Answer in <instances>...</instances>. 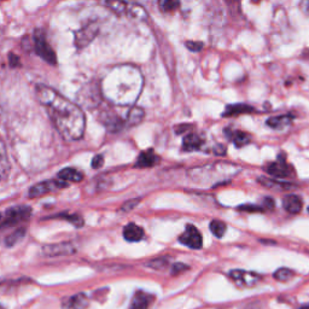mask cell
<instances>
[{"instance_id": "30bf717a", "label": "cell", "mask_w": 309, "mask_h": 309, "mask_svg": "<svg viewBox=\"0 0 309 309\" xmlns=\"http://www.w3.org/2000/svg\"><path fill=\"white\" fill-rule=\"evenodd\" d=\"M161 158L155 154V151L152 149L145 150V151L140 152V155L138 156V160L136 162V167L139 168H150L154 167L160 162Z\"/></svg>"}, {"instance_id": "4fadbf2b", "label": "cell", "mask_w": 309, "mask_h": 309, "mask_svg": "<svg viewBox=\"0 0 309 309\" xmlns=\"http://www.w3.org/2000/svg\"><path fill=\"white\" fill-rule=\"evenodd\" d=\"M283 207L284 209L290 214H298L302 211V199L298 196L295 194H289V196H285L283 199Z\"/></svg>"}, {"instance_id": "ab89813d", "label": "cell", "mask_w": 309, "mask_h": 309, "mask_svg": "<svg viewBox=\"0 0 309 309\" xmlns=\"http://www.w3.org/2000/svg\"><path fill=\"white\" fill-rule=\"evenodd\" d=\"M227 2H235L236 3V2H239V0H227Z\"/></svg>"}, {"instance_id": "1f68e13d", "label": "cell", "mask_w": 309, "mask_h": 309, "mask_svg": "<svg viewBox=\"0 0 309 309\" xmlns=\"http://www.w3.org/2000/svg\"><path fill=\"white\" fill-rule=\"evenodd\" d=\"M186 46H187L188 50L193 51V52H197V51L202 50L203 44L198 43V41H188V43H186Z\"/></svg>"}, {"instance_id": "8d00e7d4", "label": "cell", "mask_w": 309, "mask_h": 309, "mask_svg": "<svg viewBox=\"0 0 309 309\" xmlns=\"http://www.w3.org/2000/svg\"><path fill=\"white\" fill-rule=\"evenodd\" d=\"M126 2H128V3H136L137 0H126Z\"/></svg>"}, {"instance_id": "5bb4252c", "label": "cell", "mask_w": 309, "mask_h": 309, "mask_svg": "<svg viewBox=\"0 0 309 309\" xmlns=\"http://www.w3.org/2000/svg\"><path fill=\"white\" fill-rule=\"evenodd\" d=\"M87 305H88V299H87V297L83 295V293H77V295L69 297L67 301L64 302V304H63V308L64 309H86Z\"/></svg>"}, {"instance_id": "d590c367", "label": "cell", "mask_w": 309, "mask_h": 309, "mask_svg": "<svg viewBox=\"0 0 309 309\" xmlns=\"http://www.w3.org/2000/svg\"><path fill=\"white\" fill-rule=\"evenodd\" d=\"M301 9L304 13H309V0H302Z\"/></svg>"}, {"instance_id": "7402d4cb", "label": "cell", "mask_w": 309, "mask_h": 309, "mask_svg": "<svg viewBox=\"0 0 309 309\" xmlns=\"http://www.w3.org/2000/svg\"><path fill=\"white\" fill-rule=\"evenodd\" d=\"M225 133H226V136H229L231 139H232V142L235 143V145L237 146V148H243V146L250 143V136L247 133H244V132H241V131L231 132L230 130H226Z\"/></svg>"}, {"instance_id": "f35d334b", "label": "cell", "mask_w": 309, "mask_h": 309, "mask_svg": "<svg viewBox=\"0 0 309 309\" xmlns=\"http://www.w3.org/2000/svg\"><path fill=\"white\" fill-rule=\"evenodd\" d=\"M301 309H309V305H305V307H302Z\"/></svg>"}, {"instance_id": "9c48e42d", "label": "cell", "mask_w": 309, "mask_h": 309, "mask_svg": "<svg viewBox=\"0 0 309 309\" xmlns=\"http://www.w3.org/2000/svg\"><path fill=\"white\" fill-rule=\"evenodd\" d=\"M44 253L50 257L62 256V255H70L75 253L74 245L70 243H59V244L46 245L44 248Z\"/></svg>"}, {"instance_id": "836d02e7", "label": "cell", "mask_w": 309, "mask_h": 309, "mask_svg": "<svg viewBox=\"0 0 309 309\" xmlns=\"http://www.w3.org/2000/svg\"><path fill=\"white\" fill-rule=\"evenodd\" d=\"M138 203H139V199L128 200L127 203L124 204V207H122V211H125V212H130V211H132V209H134V207H136Z\"/></svg>"}, {"instance_id": "83f0119b", "label": "cell", "mask_w": 309, "mask_h": 309, "mask_svg": "<svg viewBox=\"0 0 309 309\" xmlns=\"http://www.w3.org/2000/svg\"><path fill=\"white\" fill-rule=\"evenodd\" d=\"M26 230L25 229H19L17 231H15L13 235H10L7 238V245L8 247H14L16 243L20 242V239L23 238V236H25Z\"/></svg>"}, {"instance_id": "ffe728a7", "label": "cell", "mask_w": 309, "mask_h": 309, "mask_svg": "<svg viewBox=\"0 0 309 309\" xmlns=\"http://www.w3.org/2000/svg\"><path fill=\"white\" fill-rule=\"evenodd\" d=\"M58 179L65 182H77L83 179V174L74 168H64L58 173Z\"/></svg>"}, {"instance_id": "ac0fdd59", "label": "cell", "mask_w": 309, "mask_h": 309, "mask_svg": "<svg viewBox=\"0 0 309 309\" xmlns=\"http://www.w3.org/2000/svg\"><path fill=\"white\" fill-rule=\"evenodd\" d=\"M291 122H292V116L290 115H280L267 120V125H268L271 128H273V130H278V131L285 130L286 127H289Z\"/></svg>"}, {"instance_id": "7a4b0ae2", "label": "cell", "mask_w": 309, "mask_h": 309, "mask_svg": "<svg viewBox=\"0 0 309 309\" xmlns=\"http://www.w3.org/2000/svg\"><path fill=\"white\" fill-rule=\"evenodd\" d=\"M142 73L131 65L115 67L101 81L104 97L120 106H128L136 101L142 92Z\"/></svg>"}, {"instance_id": "277c9868", "label": "cell", "mask_w": 309, "mask_h": 309, "mask_svg": "<svg viewBox=\"0 0 309 309\" xmlns=\"http://www.w3.org/2000/svg\"><path fill=\"white\" fill-rule=\"evenodd\" d=\"M68 186V182L62 181V180H49V181H44L40 182V184L34 185L33 187L29 190L28 196L31 198H38L44 196V194L50 193V192L53 191H58L62 190V188H65Z\"/></svg>"}, {"instance_id": "cb8c5ba5", "label": "cell", "mask_w": 309, "mask_h": 309, "mask_svg": "<svg viewBox=\"0 0 309 309\" xmlns=\"http://www.w3.org/2000/svg\"><path fill=\"white\" fill-rule=\"evenodd\" d=\"M273 277L277 279L278 281H289L291 279L295 278V273L289 268H279L277 272H274Z\"/></svg>"}, {"instance_id": "f1b7e54d", "label": "cell", "mask_w": 309, "mask_h": 309, "mask_svg": "<svg viewBox=\"0 0 309 309\" xmlns=\"http://www.w3.org/2000/svg\"><path fill=\"white\" fill-rule=\"evenodd\" d=\"M168 266V260L166 257H160V259L152 260L149 262V267L155 269H164Z\"/></svg>"}, {"instance_id": "7c38bea8", "label": "cell", "mask_w": 309, "mask_h": 309, "mask_svg": "<svg viewBox=\"0 0 309 309\" xmlns=\"http://www.w3.org/2000/svg\"><path fill=\"white\" fill-rule=\"evenodd\" d=\"M259 182L261 185H263L265 187L269 188V190H275V191H287L295 188V185L291 184V182H285V181H279L275 179H266V178H259Z\"/></svg>"}, {"instance_id": "e0dca14e", "label": "cell", "mask_w": 309, "mask_h": 309, "mask_svg": "<svg viewBox=\"0 0 309 309\" xmlns=\"http://www.w3.org/2000/svg\"><path fill=\"white\" fill-rule=\"evenodd\" d=\"M10 173V162H9L7 148L0 139V180L7 179Z\"/></svg>"}, {"instance_id": "f546056e", "label": "cell", "mask_w": 309, "mask_h": 309, "mask_svg": "<svg viewBox=\"0 0 309 309\" xmlns=\"http://www.w3.org/2000/svg\"><path fill=\"white\" fill-rule=\"evenodd\" d=\"M238 209L242 212H262L263 211L262 207L254 205V204H244V205L238 207Z\"/></svg>"}, {"instance_id": "d6a6232c", "label": "cell", "mask_w": 309, "mask_h": 309, "mask_svg": "<svg viewBox=\"0 0 309 309\" xmlns=\"http://www.w3.org/2000/svg\"><path fill=\"white\" fill-rule=\"evenodd\" d=\"M103 163H104V158L101 155L94 156V158L92 160V167L94 168V169H98V168H100L101 166H103Z\"/></svg>"}, {"instance_id": "d4e9b609", "label": "cell", "mask_w": 309, "mask_h": 309, "mask_svg": "<svg viewBox=\"0 0 309 309\" xmlns=\"http://www.w3.org/2000/svg\"><path fill=\"white\" fill-rule=\"evenodd\" d=\"M211 231L215 237H218V238H223L225 232H226V225L220 220H214L211 223Z\"/></svg>"}, {"instance_id": "ba28073f", "label": "cell", "mask_w": 309, "mask_h": 309, "mask_svg": "<svg viewBox=\"0 0 309 309\" xmlns=\"http://www.w3.org/2000/svg\"><path fill=\"white\" fill-rule=\"evenodd\" d=\"M266 169L267 173L271 174L272 176H275V178H287L292 174V168L286 163V161L281 158V156L277 162L268 164Z\"/></svg>"}, {"instance_id": "b9f144b4", "label": "cell", "mask_w": 309, "mask_h": 309, "mask_svg": "<svg viewBox=\"0 0 309 309\" xmlns=\"http://www.w3.org/2000/svg\"><path fill=\"white\" fill-rule=\"evenodd\" d=\"M0 309H4V308H3V307H2V305H0Z\"/></svg>"}, {"instance_id": "d6986e66", "label": "cell", "mask_w": 309, "mask_h": 309, "mask_svg": "<svg viewBox=\"0 0 309 309\" xmlns=\"http://www.w3.org/2000/svg\"><path fill=\"white\" fill-rule=\"evenodd\" d=\"M150 303H151V296L143 291H138L132 299L130 309H148Z\"/></svg>"}, {"instance_id": "6da1fadb", "label": "cell", "mask_w": 309, "mask_h": 309, "mask_svg": "<svg viewBox=\"0 0 309 309\" xmlns=\"http://www.w3.org/2000/svg\"><path fill=\"white\" fill-rule=\"evenodd\" d=\"M37 94L57 131L65 140L74 142L83 136L86 126L85 115L76 104L46 86H38Z\"/></svg>"}, {"instance_id": "44dd1931", "label": "cell", "mask_w": 309, "mask_h": 309, "mask_svg": "<svg viewBox=\"0 0 309 309\" xmlns=\"http://www.w3.org/2000/svg\"><path fill=\"white\" fill-rule=\"evenodd\" d=\"M253 112L254 108L247 106V104H233V106H229L226 108L224 116L225 118H231V116H238L242 115V114H249Z\"/></svg>"}, {"instance_id": "603a6c76", "label": "cell", "mask_w": 309, "mask_h": 309, "mask_svg": "<svg viewBox=\"0 0 309 309\" xmlns=\"http://www.w3.org/2000/svg\"><path fill=\"white\" fill-rule=\"evenodd\" d=\"M144 110L140 108H132L127 116V124L130 126H136L143 121Z\"/></svg>"}, {"instance_id": "e575fe53", "label": "cell", "mask_w": 309, "mask_h": 309, "mask_svg": "<svg viewBox=\"0 0 309 309\" xmlns=\"http://www.w3.org/2000/svg\"><path fill=\"white\" fill-rule=\"evenodd\" d=\"M263 209H268V211H272L273 208H274V200L272 199V198L267 197L265 200H263Z\"/></svg>"}, {"instance_id": "484cf974", "label": "cell", "mask_w": 309, "mask_h": 309, "mask_svg": "<svg viewBox=\"0 0 309 309\" xmlns=\"http://www.w3.org/2000/svg\"><path fill=\"white\" fill-rule=\"evenodd\" d=\"M158 7L163 13H172L179 7L178 0H158Z\"/></svg>"}, {"instance_id": "60d3db41", "label": "cell", "mask_w": 309, "mask_h": 309, "mask_svg": "<svg viewBox=\"0 0 309 309\" xmlns=\"http://www.w3.org/2000/svg\"><path fill=\"white\" fill-rule=\"evenodd\" d=\"M0 221H2V215H0Z\"/></svg>"}, {"instance_id": "52a82bcc", "label": "cell", "mask_w": 309, "mask_h": 309, "mask_svg": "<svg viewBox=\"0 0 309 309\" xmlns=\"http://www.w3.org/2000/svg\"><path fill=\"white\" fill-rule=\"evenodd\" d=\"M35 49H37V52L39 53V56H41L45 61H47L49 63H52L55 64L56 63V55L53 52L52 49L49 44H47L46 39H45L44 34L41 32H37L35 34Z\"/></svg>"}, {"instance_id": "4dcf8cb0", "label": "cell", "mask_w": 309, "mask_h": 309, "mask_svg": "<svg viewBox=\"0 0 309 309\" xmlns=\"http://www.w3.org/2000/svg\"><path fill=\"white\" fill-rule=\"evenodd\" d=\"M188 269V266L184 265V263H175V265L173 266V269H172V274L176 275V274H180V273L187 271Z\"/></svg>"}, {"instance_id": "8fae6325", "label": "cell", "mask_w": 309, "mask_h": 309, "mask_svg": "<svg viewBox=\"0 0 309 309\" xmlns=\"http://www.w3.org/2000/svg\"><path fill=\"white\" fill-rule=\"evenodd\" d=\"M145 236L144 230L136 224H128L126 225L124 229V237L126 241L128 242H139L142 241Z\"/></svg>"}, {"instance_id": "9a60e30c", "label": "cell", "mask_w": 309, "mask_h": 309, "mask_svg": "<svg viewBox=\"0 0 309 309\" xmlns=\"http://www.w3.org/2000/svg\"><path fill=\"white\" fill-rule=\"evenodd\" d=\"M97 31L98 27H95L94 25H89L88 27H85L82 31L79 32V34H76V45H79V47L85 46V45H87L92 40Z\"/></svg>"}, {"instance_id": "74e56055", "label": "cell", "mask_w": 309, "mask_h": 309, "mask_svg": "<svg viewBox=\"0 0 309 309\" xmlns=\"http://www.w3.org/2000/svg\"><path fill=\"white\" fill-rule=\"evenodd\" d=\"M251 2H253V3H260L261 0H251Z\"/></svg>"}, {"instance_id": "4316f807", "label": "cell", "mask_w": 309, "mask_h": 309, "mask_svg": "<svg viewBox=\"0 0 309 309\" xmlns=\"http://www.w3.org/2000/svg\"><path fill=\"white\" fill-rule=\"evenodd\" d=\"M57 219H62V220H67L70 224H73L75 227H81L83 225V220L80 215L76 214H61L57 215Z\"/></svg>"}, {"instance_id": "8992f818", "label": "cell", "mask_w": 309, "mask_h": 309, "mask_svg": "<svg viewBox=\"0 0 309 309\" xmlns=\"http://www.w3.org/2000/svg\"><path fill=\"white\" fill-rule=\"evenodd\" d=\"M231 279H233V281L241 287H251L254 285L259 283L261 277L259 274L254 272H247L242 271V269H235L230 273Z\"/></svg>"}, {"instance_id": "3957f363", "label": "cell", "mask_w": 309, "mask_h": 309, "mask_svg": "<svg viewBox=\"0 0 309 309\" xmlns=\"http://www.w3.org/2000/svg\"><path fill=\"white\" fill-rule=\"evenodd\" d=\"M31 214H32V209L27 205L10 208L9 211H7V214H5V218L4 220H3L2 226L5 229V227L19 225L21 223H23V221L28 220Z\"/></svg>"}, {"instance_id": "5b68a950", "label": "cell", "mask_w": 309, "mask_h": 309, "mask_svg": "<svg viewBox=\"0 0 309 309\" xmlns=\"http://www.w3.org/2000/svg\"><path fill=\"white\" fill-rule=\"evenodd\" d=\"M179 242L185 247L191 249H200L203 245V238L200 232L193 225H187L185 232L179 237Z\"/></svg>"}, {"instance_id": "2e32d148", "label": "cell", "mask_w": 309, "mask_h": 309, "mask_svg": "<svg viewBox=\"0 0 309 309\" xmlns=\"http://www.w3.org/2000/svg\"><path fill=\"white\" fill-rule=\"evenodd\" d=\"M202 138L194 133L187 134V136L184 138V142H182V149H184L185 151H197V150L202 148Z\"/></svg>"}]
</instances>
